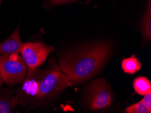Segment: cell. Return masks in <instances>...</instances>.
I'll return each mask as SVG.
<instances>
[{"instance_id": "5", "label": "cell", "mask_w": 151, "mask_h": 113, "mask_svg": "<svg viewBox=\"0 0 151 113\" xmlns=\"http://www.w3.org/2000/svg\"><path fill=\"white\" fill-rule=\"evenodd\" d=\"M54 50L52 46L40 42H27L23 44L20 54L29 68H35L44 63L49 54Z\"/></svg>"}, {"instance_id": "2", "label": "cell", "mask_w": 151, "mask_h": 113, "mask_svg": "<svg viewBox=\"0 0 151 113\" xmlns=\"http://www.w3.org/2000/svg\"><path fill=\"white\" fill-rule=\"evenodd\" d=\"M72 85L61 68L54 65L41 75L35 97L40 100L48 99Z\"/></svg>"}, {"instance_id": "3", "label": "cell", "mask_w": 151, "mask_h": 113, "mask_svg": "<svg viewBox=\"0 0 151 113\" xmlns=\"http://www.w3.org/2000/svg\"><path fill=\"white\" fill-rule=\"evenodd\" d=\"M27 64L19 53L0 55V76L8 85L18 84L24 79Z\"/></svg>"}, {"instance_id": "1", "label": "cell", "mask_w": 151, "mask_h": 113, "mask_svg": "<svg viewBox=\"0 0 151 113\" xmlns=\"http://www.w3.org/2000/svg\"><path fill=\"white\" fill-rule=\"evenodd\" d=\"M111 52L109 43H93L66 54L60 59L61 70L72 84H79L93 77L108 60Z\"/></svg>"}, {"instance_id": "10", "label": "cell", "mask_w": 151, "mask_h": 113, "mask_svg": "<svg viewBox=\"0 0 151 113\" xmlns=\"http://www.w3.org/2000/svg\"><path fill=\"white\" fill-rule=\"evenodd\" d=\"M18 102L17 97H0V113L12 112Z\"/></svg>"}, {"instance_id": "15", "label": "cell", "mask_w": 151, "mask_h": 113, "mask_svg": "<svg viewBox=\"0 0 151 113\" xmlns=\"http://www.w3.org/2000/svg\"><path fill=\"white\" fill-rule=\"evenodd\" d=\"M1 0H0V5H1Z\"/></svg>"}, {"instance_id": "11", "label": "cell", "mask_w": 151, "mask_h": 113, "mask_svg": "<svg viewBox=\"0 0 151 113\" xmlns=\"http://www.w3.org/2000/svg\"><path fill=\"white\" fill-rule=\"evenodd\" d=\"M126 113H150L151 111L148 109V108L144 104L142 101L134 104L133 105L128 107L125 110Z\"/></svg>"}, {"instance_id": "14", "label": "cell", "mask_w": 151, "mask_h": 113, "mask_svg": "<svg viewBox=\"0 0 151 113\" xmlns=\"http://www.w3.org/2000/svg\"><path fill=\"white\" fill-rule=\"evenodd\" d=\"M1 83H2V79H1V76H0V85H1Z\"/></svg>"}, {"instance_id": "8", "label": "cell", "mask_w": 151, "mask_h": 113, "mask_svg": "<svg viewBox=\"0 0 151 113\" xmlns=\"http://www.w3.org/2000/svg\"><path fill=\"white\" fill-rule=\"evenodd\" d=\"M121 66H122L123 71L125 73L132 75L140 70L142 64L138 59L135 56H133L123 60Z\"/></svg>"}, {"instance_id": "13", "label": "cell", "mask_w": 151, "mask_h": 113, "mask_svg": "<svg viewBox=\"0 0 151 113\" xmlns=\"http://www.w3.org/2000/svg\"><path fill=\"white\" fill-rule=\"evenodd\" d=\"M76 1L77 0H50V3L54 5H60V4H70Z\"/></svg>"}, {"instance_id": "6", "label": "cell", "mask_w": 151, "mask_h": 113, "mask_svg": "<svg viewBox=\"0 0 151 113\" xmlns=\"http://www.w3.org/2000/svg\"><path fill=\"white\" fill-rule=\"evenodd\" d=\"M24 43L20 39L19 28L17 27L11 35L0 43V55H8L13 53H19Z\"/></svg>"}, {"instance_id": "7", "label": "cell", "mask_w": 151, "mask_h": 113, "mask_svg": "<svg viewBox=\"0 0 151 113\" xmlns=\"http://www.w3.org/2000/svg\"><path fill=\"white\" fill-rule=\"evenodd\" d=\"M133 86L135 91L139 95L145 96L151 92V83L145 77H138L134 79Z\"/></svg>"}, {"instance_id": "4", "label": "cell", "mask_w": 151, "mask_h": 113, "mask_svg": "<svg viewBox=\"0 0 151 113\" xmlns=\"http://www.w3.org/2000/svg\"><path fill=\"white\" fill-rule=\"evenodd\" d=\"M89 107L91 110H103L113 102V94L110 85L103 79L91 82L87 88Z\"/></svg>"}, {"instance_id": "12", "label": "cell", "mask_w": 151, "mask_h": 113, "mask_svg": "<svg viewBox=\"0 0 151 113\" xmlns=\"http://www.w3.org/2000/svg\"><path fill=\"white\" fill-rule=\"evenodd\" d=\"M142 101L144 104L148 108V109L151 111V92L144 96V98Z\"/></svg>"}, {"instance_id": "9", "label": "cell", "mask_w": 151, "mask_h": 113, "mask_svg": "<svg viewBox=\"0 0 151 113\" xmlns=\"http://www.w3.org/2000/svg\"><path fill=\"white\" fill-rule=\"evenodd\" d=\"M141 33L144 39L146 41H150L151 39V4H148L145 16L143 17L141 26Z\"/></svg>"}]
</instances>
